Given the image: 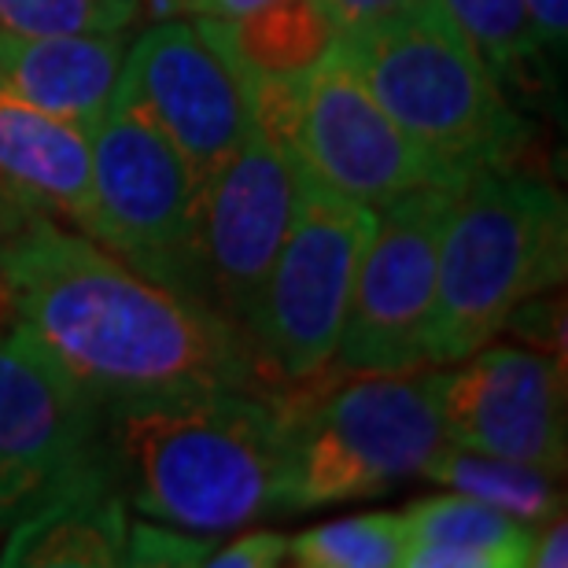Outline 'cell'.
Wrapping results in <instances>:
<instances>
[{"label": "cell", "mask_w": 568, "mask_h": 568, "mask_svg": "<svg viewBox=\"0 0 568 568\" xmlns=\"http://www.w3.org/2000/svg\"><path fill=\"white\" fill-rule=\"evenodd\" d=\"M159 4H163L166 11H181V4H185V0H159Z\"/></svg>", "instance_id": "30"}, {"label": "cell", "mask_w": 568, "mask_h": 568, "mask_svg": "<svg viewBox=\"0 0 568 568\" xmlns=\"http://www.w3.org/2000/svg\"><path fill=\"white\" fill-rule=\"evenodd\" d=\"M144 16V0H0V27L19 33H119Z\"/></svg>", "instance_id": "22"}, {"label": "cell", "mask_w": 568, "mask_h": 568, "mask_svg": "<svg viewBox=\"0 0 568 568\" xmlns=\"http://www.w3.org/2000/svg\"><path fill=\"white\" fill-rule=\"evenodd\" d=\"M439 4L458 22L495 78H514L536 60L525 0H439Z\"/></svg>", "instance_id": "21"}, {"label": "cell", "mask_w": 568, "mask_h": 568, "mask_svg": "<svg viewBox=\"0 0 568 568\" xmlns=\"http://www.w3.org/2000/svg\"><path fill=\"white\" fill-rule=\"evenodd\" d=\"M108 469L126 506L189 531L281 517V410L266 392L196 388L104 406Z\"/></svg>", "instance_id": "2"}, {"label": "cell", "mask_w": 568, "mask_h": 568, "mask_svg": "<svg viewBox=\"0 0 568 568\" xmlns=\"http://www.w3.org/2000/svg\"><path fill=\"white\" fill-rule=\"evenodd\" d=\"M328 11H333L339 33L351 30V27H362V22H373L381 16H388V11L410 4V0H325Z\"/></svg>", "instance_id": "27"}, {"label": "cell", "mask_w": 568, "mask_h": 568, "mask_svg": "<svg viewBox=\"0 0 568 568\" xmlns=\"http://www.w3.org/2000/svg\"><path fill=\"white\" fill-rule=\"evenodd\" d=\"M373 222L377 211L325 189L300 166L295 219L244 322L270 392L333 366Z\"/></svg>", "instance_id": "6"}, {"label": "cell", "mask_w": 568, "mask_h": 568, "mask_svg": "<svg viewBox=\"0 0 568 568\" xmlns=\"http://www.w3.org/2000/svg\"><path fill=\"white\" fill-rule=\"evenodd\" d=\"M247 82H303L336 52L339 27L325 0H266L236 19H196Z\"/></svg>", "instance_id": "18"}, {"label": "cell", "mask_w": 568, "mask_h": 568, "mask_svg": "<svg viewBox=\"0 0 568 568\" xmlns=\"http://www.w3.org/2000/svg\"><path fill=\"white\" fill-rule=\"evenodd\" d=\"M462 185L432 181L377 207L351 288L336 369L403 373L422 369L428 314L436 300L439 241Z\"/></svg>", "instance_id": "8"}, {"label": "cell", "mask_w": 568, "mask_h": 568, "mask_svg": "<svg viewBox=\"0 0 568 568\" xmlns=\"http://www.w3.org/2000/svg\"><path fill=\"white\" fill-rule=\"evenodd\" d=\"M336 60L450 178L469 181L525 152V119L439 0H410L344 30Z\"/></svg>", "instance_id": "4"}, {"label": "cell", "mask_w": 568, "mask_h": 568, "mask_svg": "<svg viewBox=\"0 0 568 568\" xmlns=\"http://www.w3.org/2000/svg\"><path fill=\"white\" fill-rule=\"evenodd\" d=\"M16 325L100 406L196 388L270 392L230 317L148 281L93 236L30 214L0 244Z\"/></svg>", "instance_id": "1"}, {"label": "cell", "mask_w": 568, "mask_h": 568, "mask_svg": "<svg viewBox=\"0 0 568 568\" xmlns=\"http://www.w3.org/2000/svg\"><path fill=\"white\" fill-rule=\"evenodd\" d=\"M300 200L292 152L252 126L200 189L203 303L233 325L247 322Z\"/></svg>", "instance_id": "11"}, {"label": "cell", "mask_w": 568, "mask_h": 568, "mask_svg": "<svg viewBox=\"0 0 568 568\" xmlns=\"http://www.w3.org/2000/svg\"><path fill=\"white\" fill-rule=\"evenodd\" d=\"M525 8H528L531 52L536 55L561 52L568 33V0H525Z\"/></svg>", "instance_id": "25"}, {"label": "cell", "mask_w": 568, "mask_h": 568, "mask_svg": "<svg viewBox=\"0 0 568 568\" xmlns=\"http://www.w3.org/2000/svg\"><path fill=\"white\" fill-rule=\"evenodd\" d=\"M104 458V406L19 325L0 333V536Z\"/></svg>", "instance_id": "9"}, {"label": "cell", "mask_w": 568, "mask_h": 568, "mask_svg": "<svg viewBox=\"0 0 568 568\" xmlns=\"http://www.w3.org/2000/svg\"><path fill=\"white\" fill-rule=\"evenodd\" d=\"M568 219L561 192L509 166L476 170L439 241L425 362L454 366L514 322L531 295L565 277Z\"/></svg>", "instance_id": "5"}, {"label": "cell", "mask_w": 568, "mask_h": 568, "mask_svg": "<svg viewBox=\"0 0 568 568\" xmlns=\"http://www.w3.org/2000/svg\"><path fill=\"white\" fill-rule=\"evenodd\" d=\"M288 561V536L284 531H247V536L214 547L211 568H274Z\"/></svg>", "instance_id": "24"}, {"label": "cell", "mask_w": 568, "mask_h": 568, "mask_svg": "<svg viewBox=\"0 0 568 568\" xmlns=\"http://www.w3.org/2000/svg\"><path fill=\"white\" fill-rule=\"evenodd\" d=\"M126 498L111 480L108 458L52 503L4 531L0 565L8 568H108L126 550Z\"/></svg>", "instance_id": "16"}, {"label": "cell", "mask_w": 568, "mask_h": 568, "mask_svg": "<svg viewBox=\"0 0 568 568\" xmlns=\"http://www.w3.org/2000/svg\"><path fill=\"white\" fill-rule=\"evenodd\" d=\"M281 410L277 514L358 503L422 480L447 443L439 369L317 377L274 392Z\"/></svg>", "instance_id": "3"}, {"label": "cell", "mask_w": 568, "mask_h": 568, "mask_svg": "<svg viewBox=\"0 0 568 568\" xmlns=\"http://www.w3.org/2000/svg\"><path fill=\"white\" fill-rule=\"evenodd\" d=\"M258 4H266V0H185L181 11L192 19H236L255 11Z\"/></svg>", "instance_id": "29"}, {"label": "cell", "mask_w": 568, "mask_h": 568, "mask_svg": "<svg viewBox=\"0 0 568 568\" xmlns=\"http://www.w3.org/2000/svg\"><path fill=\"white\" fill-rule=\"evenodd\" d=\"M89 133H93V241L148 281L203 303V181L192 174L185 155L166 141V133L119 93Z\"/></svg>", "instance_id": "7"}, {"label": "cell", "mask_w": 568, "mask_h": 568, "mask_svg": "<svg viewBox=\"0 0 568 568\" xmlns=\"http://www.w3.org/2000/svg\"><path fill=\"white\" fill-rule=\"evenodd\" d=\"M403 568H528L536 531L469 495H432L403 509Z\"/></svg>", "instance_id": "17"}, {"label": "cell", "mask_w": 568, "mask_h": 568, "mask_svg": "<svg viewBox=\"0 0 568 568\" xmlns=\"http://www.w3.org/2000/svg\"><path fill=\"white\" fill-rule=\"evenodd\" d=\"M406 550V520L392 509L339 517L288 536V558L303 568H399Z\"/></svg>", "instance_id": "20"}, {"label": "cell", "mask_w": 568, "mask_h": 568, "mask_svg": "<svg viewBox=\"0 0 568 568\" xmlns=\"http://www.w3.org/2000/svg\"><path fill=\"white\" fill-rule=\"evenodd\" d=\"M0 189L41 219L93 236V133L0 93Z\"/></svg>", "instance_id": "14"}, {"label": "cell", "mask_w": 568, "mask_h": 568, "mask_svg": "<svg viewBox=\"0 0 568 568\" xmlns=\"http://www.w3.org/2000/svg\"><path fill=\"white\" fill-rule=\"evenodd\" d=\"M30 214L33 211H27L22 203H16L4 189H0V244H4V236L16 233L19 225L30 219ZM11 325H16V295H11V284L4 277V266H0V333H8Z\"/></svg>", "instance_id": "26"}, {"label": "cell", "mask_w": 568, "mask_h": 568, "mask_svg": "<svg viewBox=\"0 0 568 568\" xmlns=\"http://www.w3.org/2000/svg\"><path fill=\"white\" fill-rule=\"evenodd\" d=\"M422 480H432L447 487V491L469 495L476 503L503 509V514L525 520L531 528H542L547 520L561 517L565 509V495L550 473L454 447V443H443L436 450V458L425 465Z\"/></svg>", "instance_id": "19"}, {"label": "cell", "mask_w": 568, "mask_h": 568, "mask_svg": "<svg viewBox=\"0 0 568 568\" xmlns=\"http://www.w3.org/2000/svg\"><path fill=\"white\" fill-rule=\"evenodd\" d=\"M219 547V539L207 531H189L178 525H130L126 528V550H122V565L141 568H196L207 565V558Z\"/></svg>", "instance_id": "23"}, {"label": "cell", "mask_w": 568, "mask_h": 568, "mask_svg": "<svg viewBox=\"0 0 568 568\" xmlns=\"http://www.w3.org/2000/svg\"><path fill=\"white\" fill-rule=\"evenodd\" d=\"M126 49V30L19 33L0 27V93L93 130L115 97Z\"/></svg>", "instance_id": "15"}, {"label": "cell", "mask_w": 568, "mask_h": 568, "mask_svg": "<svg viewBox=\"0 0 568 568\" xmlns=\"http://www.w3.org/2000/svg\"><path fill=\"white\" fill-rule=\"evenodd\" d=\"M284 148L325 189L373 211L432 181L465 185L373 100L336 52L303 82Z\"/></svg>", "instance_id": "12"}, {"label": "cell", "mask_w": 568, "mask_h": 568, "mask_svg": "<svg viewBox=\"0 0 568 568\" xmlns=\"http://www.w3.org/2000/svg\"><path fill=\"white\" fill-rule=\"evenodd\" d=\"M458 369L439 373V414L447 443L565 473V366L525 347L484 344Z\"/></svg>", "instance_id": "13"}, {"label": "cell", "mask_w": 568, "mask_h": 568, "mask_svg": "<svg viewBox=\"0 0 568 568\" xmlns=\"http://www.w3.org/2000/svg\"><path fill=\"white\" fill-rule=\"evenodd\" d=\"M531 565H539V568H565L568 565V525H565V517H554L536 531Z\"/></svg>", "instance_id": "28"}, {"label": "cell", "mask_w": 568, "mask_h": 568, "mask_svg": "<svg viewBox=\"0 0 568 568\" xmlns=\"http://www.w3.org/2000/svg\"><path fill=\"white\" fill-rule=\"evenodd\" d=\"M115 93L166 133L200 181L255 126L252 85L196 19H155L126 49Z\"/></svg>", "instance_id": "10"}]
</instances>
